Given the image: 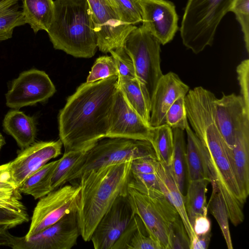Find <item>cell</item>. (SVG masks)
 <instances>
[{
	"label": "cell",
	"instance_id": "obj_18",
	"mask_svg": "<svg viewBox=\"0 0 249 249\" xmlns=\"http://www.w3.org/2000/svg\"><path fill=\"white\" fill-rule=\"evenodd\" d=\"M189 87L174 72L163 74L151 99L149 125L155 127L165 124L166 112L179 97L185 96Z\"/></svg>",
	"mask_w": 249,
	"mask_h": 249
},
{
	"label": "cell",
	"instance_id": "obj_8",
	"mask_svg": "<svg viewBox=\"0 0 249 249\" xmlns=\"http://www.w3.org/2000/svg\"><path fill=\"white\" fill-rule=\"evenodd\" d=\"M80 191L79 184L63 185L39 198L25 237L28 238L54 224L66 214L77 212Z\"/></svg>",
	"mask_w": 249,
	"mask_h": 249
},
{
	"label": "cell",
	"instance_id": "obj_13",
	"mask_svg": "<svg viewBox=\"0 0 249 249\" xmlns=\"http://www.w3.org/2000/svg\"><path fill=\"white\" fill-rule=\"evenodd\" d=\"M62 143L55 141L34 142L18 151L17 157L8 162L10 179L17 188L51 159L61 154Z\"/></svg>",
	"mask_w": 249,
	"mask_h": 249
},
{
	"label": "cell",
	"instance_id": "obj_23",
	"mask_svg": "<svg viewBox=\"0 0 249 249\" xmlns=\"http://www.w3.org/2000/svg\"><path fill=\"white\" fill-rule=\"evenodd\" d=\"M112 249H162L149 234L140 217L134 214Z\"/></svg>",
	"mask_w": 249,
	"mask_h": 249
},
{
	"label": "cell",
	"instance_id": "obj_14",
	"mask_svg": "<svg viewBox=\"0 0 249 249\" xmlns=\"http://www.w3.org/2000/svg\"><path fill=\"white\" fill-rule=\"evenodd\" d=\"M151 127L130 106L123 93L117 89L111 110L106 137H120L149 141Z\"/></svg>",
	"mask_w": 249,
	"mask_h": 249
},
{
	"label": "cell",
	"instance_id": "obj_27",
	"mask_svg": "<svg viewBox=\"0 0 249 249\" xmlns=\"http://www.w3.org/2000/svg\"><path fill=\"white\" fill-rule=\"evenodd\" d=\"M209 181L202 179L188 181L185 209L192 227L195 219L200 215H207L208 207L206 194Z\"/></svg>",
	"mask_w": 249,
	"mask_h": 249
},
{
	"label": "cell",
	"instance_id": "obj_42",
	"mask_svg": "<svg viewBox=\"0 0 249 249\" xmlns=\"http://www.w3.org/2000/svg\"><path fill=\"white\" fill-rule=\"evenodd\" d=\"M156 156H149L136 159L131 163V171L142 174H154L157 161Z\"/></svg>",
	"mask_w": 249,
	"mask_h": 249
},
{
	"label": "cell",
	"instance_id": "obj_9",
	"mask_svg": "<svg viewBox=\"0 0 249 249\" xmlns=\"http://www.w3.org/2000/svg\"><path fill=\"white\" fill-rule=\"evenodd\" d=\"M207 160L210 183L215 186L221 194L229 220L234 226H237L244 220L243 208L246 202L242 197L231 165V153L212 158L207 152Z\"/></svg>",
	"mask_w": 249,
	"mask_h": 249
},
{
	"label": "cell",
	"instance_id": "obj_20",
	"mask_svg": "<svg viewBox=\"0 0 249 249\" xmlns=\"http://www.w3.org/2000/svg\"><path fill=\"white\" fill-rule=\"evenodd\" d=\"M156 175L162 192L170 202L175 207L181 219L190 239V245L196 234L187 214L185 196L179 189L173 175L170 166L157 160Z\"/></svg>",
	"mask_w": 249,
	"mask_h": 249
},
{
	"label": "cell",
	"instance_id": "obj_11",
	"mask_svg": "<svg viewBox=\"0 0 249 249\" xmlns=\"http://www.w3.org/2000/svg\"><path fill=\"white\" fill-rule=\"evenodd\" d=\"M55 88L48 75L35 69L24 71L12 82L5 94L6 105L19 109L44 102L55 92Z\"/></svg>",
	"mask_w": 249,
	"mask_h": 249
},
{
	"label": "cell",
	"instance_id": "obj_44",
	"mask_svg": "<svg viewBox=\"0 0 249 249\" xmlns=\"http://www.w3.org/2000/svg\"><path fill=\"white\" fill-rule=\"evenodd\" d=\"M192 228L195 234H205L210 232L211 224L207 215H200L196 217Z\"/></svg>",
	"mask_w": 249,
	"mask_h": 249
},
{
	"label": "cell",
	"instance_id": "obj_25",
	"mask_svg": "<svg viewBox=\"0 0 249 249\" xmlns=\"http://www.w3.org/2000/svg\"><path fill=\"white\" fill-rule=\"evenodd\" d=\"M22 13L25 23L28 24L34 33L44 30L48 32L54 10L53 0H22Z\"/></svg>",
	"mask_w": 249,
	"mask_h": 249
},
{
	"label": "cell",
	"instance_id": "obj_10",
	"mask_svg": "<svg viewBox=\"0 0 249 249\" xmlns=\"http://www.w3.org/2000/svg\"><path fill=\"white\" fill-rule=\"evenodd\" d=\"M80 235L76 212L63 216L54 224L28 238L13 236L14 249H71Z\"/></svg>",
	"mask_w": 249,
	"mask_h": 249
},
{
	"label": "cell",
	"instance_id": "obj_32",
	"mask_svg": "<svg viewBox=\"0 0 249 249\" xmlns=\"http://www.w3.org/2000/svg\"><path fill=\"white\" fill-rule=\"evenodd\" d=\"M212 192L208 209L218 224L228 249H233L230 228L229 216L222 196L214 185H212Z\"/></svg>",
	"mask_w": 249,
	"mask_h": 249
},
{
	"label": "cell",
	"instance_id": "obj_16",
	"mask_svg": "<svg viewBox=\"0 0 249 249\" xmlns=\"http://www.w3.org/2000/svg\"><path fill=\"white\" fill-rule=\"evenodd\" d=\"M142 25L160 43L170 42L178 30L174 4L167 0H141Z\"/></svg>",
	"mask_w": 249,
	"mask_h": 249
},
{
	"label": "cell",
	"instance_id": "obj_1",
	"mask_svg": "<svg viewBox=\"0 0 249 249\" xmlns=\"http://www.w3.org/2000/svg\"><path fill=\"white\" fill-rule=\"evenodd\" d=\"M118 78L86 82L67 99L58 117L64 152L86 149L107 137Z\"/></svg>",
	"mask_w": 249,
	"mask_h": 249
},
{
	"label": "cell",
	"instance_id": "obj_46",
	"mask_svg": "<svg viewBox=\"0 0 249 249\" xmlns=\"http://www.w3.org/2000/svg\"><path fill=\"white\" fill-rule=\"evenodd\" d=\"M5 144V141L4 138L2 135V134L0 133V150L2 147V146Z\"/></svg>",
	"mask_w": 249,
	"mask_h": 249
},
{
	"label": "cell",
	"instance_id": "obj_22",
	"mask_svg": "<svg viewBox=\"0 0 249 249\" xmlns=\"http://www.w3.org/2000/svg\"><path fill=\"white\" fill-rule=\"evenodd\" d=\"M3 127L21 149L35 142L36 135L35 119L22 111L15 109L8 112L3 121Z\"/></svg>",
	"mask_w": 249,
	"mask_h": 249
},
{
	"label": "cell",
	"instance_id": "obj_15",
	"mask_svg": "<svg viewBox=\"0 0 249 249\" xmlns=\"http://www.w3.org/2000/svg\"><path fill=\"white\" fill-rule=\"evenodd\" d=\"M134 213L126 196L118 197L104 214L91 236L95 249H112Z\"/></svg>",
	"mask_w": 249,
	"mask_h": 249
},
{
	"label": "cell",
	"instance_id": "obj_34",
	"mask_svg": "<svg viewBox=\"0 0 249 249\" xmlns=\"http://www.w3.org/2000/svg\"><path fill=\"white\" fill-rule=\"evenodd\" d=\"M114 75L118 76V71L112 56H102L96 59L86 82H94Z\"/></svg>",
	"mask_w": 249,
	"mask_h": 249
},
{
	"label": "cell",
	"instance_id": "obj_19",
	"mask_svg": "<svg viewBox=\"0 0 249 249\" xmlns=\"http://www.w3.org/2000/svg\"><path fill=\"white\" fill-rule=\"evenodd\" d=\"M231 154L233 171L246 202L249 195V124L236 133Z\"/></svg>",
	"mask_w": 249,
	"mask_h": 249
},
{
	"label": "cell",
	"instance_id": "obj_5",
	"mask_svg": "<svg viewBox=\"0 0 249 249\" xmlns=\"http://www.w3.org/2000/svg\"><path fill=\"white\" fill-rule=\"evenodd\" d=\"M127 196L133 213L143 223L150 235L167 249L173 223L180 217L175 207L160 190L142 192L128 186Z\"/></svg>",
	"mask_w": 249,
	"mask_h": 249
},
{
	"label": "cell",
	"instance_id": "obj_31",
	"mask_svg": "<svg viewBox=\"0 0 249 249\" xmlns=\"http://www.w3.org/2000/svg\"><path fill=\"white\" fill-rule=\"evenodd\" d=\"M90 147L83 150L64 152L62 157L59 159L52 178L51 187L53 190L63 186L69 181L70 176L85 158Z\"/></svg>",
	"mask_w": 249,
	"mask_h": 249
},
{
	"label": "cell",
	"instance_id": "obj_43",
	"mask_svg": "<svg viewBox=\"0 0 249 249\" xmlns=\"http://www.w3.org/2000/svg\"><path fill=\"white\" fill-rule=\"evenodd\" d=\"M8 162L0 165V191L13 193L18 191L10 179Z\"/></svg>",
	"mask_w": 249,
	"mask_h": 249
},
{
	"label": "cell",
	"instance_id": "obj_38",
	"mask_svg": "<svg viewBox=\"0 0 249 249\" xmlns=\"http://www.w3.org/2000/svg\"><path fill=\"white\" fill-rule=\"evenodd\" d=\"M167 249H190V239L180 217L172 225Z\"/></svg>",
	"mask_w": 249,
	"mask_h": 249
},
{
	"label": "cell",
	"instance_id": "obj_36",
	"mask_svg": "<svg viewBox=\"0 0 249 249\" xmlns=\"http://www.w3.org/2000/svg\"><path fill=\"white\" fill-rule=\"evenodd\" d=\"M109 53L114 60L118 77L128 79L136 78L133 61L122 46L110 51Z\"/></svg>",
	"mask_w": 249,
	"mask_h": 249
},
{
	"label": "cell",
	"instance_id": "obj_26",
	"mask_svg": "<svg viewBox=\"0 0 249 249\" xmlns=\"http://www.w3.org/2000/svg\"><path fill=\"white\" fill-rule=\"evenodd\" d=\"M59 160L47 163L29 177L18 188L20 193L39 199L53 191L52 178Z\"/></svg>",
	"mask_w": 249,
	"mask_h": 249
},
{
	"label": "cell",
	"instance_id": "obj_41",
	"mask_svg": "<svg viewBox=\"0 0 249 249\" xmlns=\"http://www.w3.org/2000/svg\"><path fill=\"white\" fill-rule=\"evenodd\" d=\"M21 199V196L19 191L10 193L0 191V208L17 212L27 211Z\"/></svg>",
	"mask_w": 249,
	"mask_h": 249
},
{
	"label": "cell",
	"instance_id": "obj_40",
	"mask_svg": "<svg viewBox=\"0 0 249 249\" xmlns=\"http://www.w3.org/2000/svg\"><path fill=\"white\" fill-rule=\"evenodd\" d=\"M236 72L242 98L246 109L249 112V60H243L237 67Z\"/></svg>",
	"mask_w": 249,
	"mask_h": 249
},
{
	"label": "cell",
	"instance_id": "obj_35",
	"mask_svg": "<svg viewBox=\"0 0 249 249\" xmlns=\"http://www.w3.org/2000/svg\"><path fill=\"white\" fill-rule=\"evenodd\" d=\"M185 96L178 98L171 106L165 116V124L171 128L185 130L189 123L185 108Z\"/></svg>",
	"mask_w": 249,
	"mask_h": 249
},
{
	"label": "cell",
	"instance_id": "obj_6",
	"mask_svg": "<svg viewBox=\"0 0 249 249\" xmlns=\"http://www.w3.org/2000/svg\"><path fill=\"white\" fill-rule=\"evenodd\" d=\"M149 156H156L148 141L105 137L89 148L85 158L70 176L69 181L78 179L83 173L92 169Z\"/></svg>",
	"mask_w": 249,
	"mask_h": 249
},
{
	"label": "cell",
	"instance_id": "obj_33",
	"mask_svg": "<svg viewBox=\"0 0 249 249\" xmlns=\"http://www.w3.org/2000/svg\"><path fill=\"white\" fill-rule=\"evenodd\" d=\"M123 23L136 26L142 22L141 0H108Z\"/></svg>",
	"mask_w": 249,
	"mask_h": 249
},
{
	"label": "cell",
	"instance_id": "obj_4",
	"mask_svg": "<svg viewBox=\"0 0 249 249\" xmlns=\"http://www.w3.org/2000/svg\"><path fill=\"white\" fill-rule=\"evenodd\" d=\"M233 1L188 0L179 29L183 45L196 54L211 46L217 28Z\"/></svg>",
	"mask_w": 249,
	"mask_h": 249
},
{
	"label": "cell",
	"instance_id": "obj_17",
	"mask_svg": "<svg viewBox=\"0 0 249 249\" xmlns=\"http://www.w3.org/2000/svg\"><path fill=\"white\" fill-rule=\"evenodd\" d=\"M215 118L218 127L227 144L231 149L236 133L249 124V112L240 95L223 94L214 101Z\"/></svg>",
	"mask_w": 249,
	"mask_h": 249
},
{
	"label": "cell",
	"instance_id": "obj_37",
	"mask_svg": "<svg viewBox=\"0 0 249 249\" xmlns=\"http://www.w3.org/2000/svg\"><path fill=\"white\" fill-rule=\"evenodd\" d=\"M229 12H233L243 34L247 52H249V0H234Z\"/></svg>",
	"mask_w": 249,
	"mask_h": 249
},
{
	"label": "cell",
	"instance_id": "obj_12",
	"mask_svg": "<svg viewBox=\"0 0 249 249\" xmlns=\"http://www.w3.org/2000/svg\"><path fill=\"white\" fill-rule=\"evenodd\" d=\"M92 14L98 48L109 53L122 45L127 35L136 26L122 22L108 0H87Z\"/></svg>",
	"mask_w": 249,
	"mask_h": 249
},
{
	"label": "cell",
	"instance_id": "obj_30",
	"mask_svg": "<svg viewBox=\"0 0 249 249\" xmlns=\"http://www.w3.org/2000/svg\"><path fill=\"white\" fill-rule=\"evenodd\" d=\"M172 129L174 138V149L169 166L179 189L183 192L186 170L184 130L178 128Z\"/></svg>",
	"mask_w": 249,
	"mask_h": 249
},
{
	"label": "cell",
	"instance_id": "obj_29",
	"mask_svg": "<svg viewBox=\"0 0 249 249\" xmlns=\"http://www.w3.org/2000/svg\"><path fill=\"white\" fill-rule=\"evenodd\" d=\"M149 142L152 146L157 160L169 166L174 149L172 129L166 124L151 127Z\"/></svg>",
	"mask_w": 249,
	"mask_h": 249
},
{
	"label": "cell",
	"instance_id": "obj_39",
	"mask_svg": "<svg viewBox=\"0 0 249 249\" xmlns=\"http://www.w3.org/2000/svg\"><path fill=\"white\" fill-rule=\"evenodd\" d=\"M29 220L27 211L17 212L0 208V231L14 228Z\"/></svg>",
	"mask_w": 249,
	"mask_h": 249
},
{
	"label": "cell",
	"instance_id": "obj_3",
	"mask_svg": "<svg viewBox=\"0 0 249 249\" xmlns=\"http://www.w3.org/2000/svg\"><path fill=\"white\" fill-rule=\"evenodd\" d=\"M47 32L53 48L75 57H93L98 41L87 0H55Z\"/></svg>",
	"mask_w": 249,
	"mask_h": 249
},
{
	"label": "cell",
	"instance_id": "obj_21",
	"mask_svg": "<svg viewBox=\"0 0 249 249\" xmlns=\"http://www.w3.org/2000/svg\"><path fill=\"white\" fill-rule=\"evenodd\" d=\"M185 130L187 134L185 164L188 181L204 179L210 182L207 150L189 123Z\"/></svg>",
	"mask_w": 249,
	"mask_h": 249
},
{
	"label": "cell",
	"instance_id": "obj_7",
	"mask_svg": "<svg viewBox=\"0 0 249 249\" xmlns=\"http://www.w3.org/2000/svg\"><path fill=\"white\" fill-rule=\"evenodd\" d=\"M131 57L136 78L145 87L150 101L163 76L160 67V44L142 25L126 36L122 45Z\"/></svg>",
	"mask_w": 249,
	"mask_h": 249
},
{
	"label": "cell",
	"instance_id": "obj_24",
	"mask_svg": "<svg viewBox=\"0 0 249 249\" xmlns=\"http://www.w3.org/2000/svg\"><path fill=\"white\" fill-rule=\"evenodd\" d=\"M118 84L128 104L145 123L150 126L151 101L145 87L136 78L118 77Z\"/></svg>",
	"mask_w": 249,
	"mask_h": 249
},
{
	"label": "cell",
	"instance_id": "obj_45",
	"mask_svg": "<svg viewBox=\"0 0 249 249\" xmlns=\"http://www.w3.org/2000/svg\"><path fill=\"white\" fill-rule=\"evenodd\" d=\"M211 238V231L205 234H196L190 245V249H207Z\"/></svg>",
	"mask_w": 249,
	"mask_h": 249
},
{
	"label": "cell",
	"instance_id": "obj_2",
	"mask_svg": "<svg viewBox=\"0 0 249 249\" xmlns=\"http://www.w3.org/2000/svg\"><path fill=\"white\" fill-rule=\"evenodd\" d=\"M132 161L110 164L83 173L76 215L80 235L89 241L104 214L116 199L126 196Z\"/></svg>",
	"mask_w": 249,
	"mask_h": 249
},
{
	"label": "cell",
	"instance_id": "obj_28",
	"mask_svg": "<svg viewBox=\"0 0 249 249\" xmlns=\"http://www.w3.org/2000/svg\"><path fill=\"white\" fill-rule=\"evenodd\" d=\"M22 0H0V41L12 37L14 29L25 25L19 1Z\"/></svg>",
	"mask_w": 249,
	"mask_h": 249
}]
</instances>
